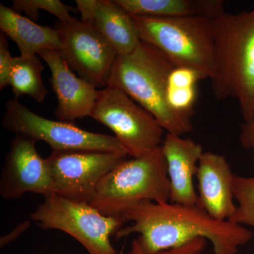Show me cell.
Here are the masks:
<instances>
[{
	"instance_id": "cell-1",
	"label": "cell",
	"mask_w": 254,
	"mask_h": 254,
	"mask_svg": "<svg viewBox=\"0 0 254 254\" xmlns=\"http://www.w3.org/2000/svg\"><path fill=\"white\" fill-rule=\"evenodd\" d=\"M117 218L132 224L120 228L117 238L138 233L142 248L148 254L178 248L203 237L211 242L213 254H237L239 247L253 237L243 225L215 220L198 205L145 200L130 205Z\"/></svg>"
},
{
	"instance_id": "cell-2",
	"label": "cell",
	"mask_w": 254,
	"mask_h": 254,
	"mask_svg": "<svg viewBox=\"0 0 254 254\" xmlns=\"http://www.w3.org/2000/svg\"><path fill=\"white\" fill-rule=\"evenodd\" d=\"M215 69L210 80L218 100L233 98L245 123L254 114V9L223 12L213 19Z\"/></svg>"
},
{
	"instance_id": "cell-3",
	"label": "cell",
	"mask_w": 254,
	"mask_h": 254,
	"mask_svg": "<svg viewBox=\"0 0 254 254\" xmlns=\"http://www.w3.org/2000/svg\"><path fill=\"white\" fill-rule=\"evenodd\" d=\"M175 67L160 50L141 41L131 53L118 55L108 86L123 90L149 112L168 133L182 136L193 131V115L179 113L169 105V77Z\"/></svg>"
},
{
	"instance_id": "cell-4",
	"label": "cell",
	"mask_w": 254,
	"mask_h": 254,
	"mask_svg": "<svg viewBox=\"0 0 254 254\" xmlns=\"http://www.w3.org/2000/svg\"><path fill=\"white\" fill-rule=\"evenodd\" d=\"M131 16L141 41L160 50L175 66L192 68L203 80L212 77L215 64L213 18Z\"/></svg>"
},
{
	"instance_id": "cell-5",
	"label": "cell",
	"mask_w": 254,
	"mask_h": 254,
	"mask_svg": "<svg viewBox=\"0 0 254 254\" xmlns=\"http://www.w3.org/2000/svg\"><path fill=\"white\" fill-rule=\"evenodd\" d=\"M145 200L170 201L168 165L161 146L115 167L100 182L90 204L117 218L130 205Z\"/></svg>"
},
{
	"instance_id": "cell-6",
	"label": "cell",
	"mask_w": 254,
	"mask_h": 254,
	"mask_svg": "<svg viewBox=\"0 0 254 254\" xmlns=\"http://www.w3.org/2000/svg\"><path fill=\"white\" fill-rule=\"evenodd\" d=\"M30 218L44 230L66 232L89 254H119L111 245L110 237L115 235L125 222L103 215L90 203L50 195L45 197Z\"/></svg>"
},
{
	"instance_id": "cell-7",
	"label": "cell",
	"mask_w": 254,
	"mask_h": 254,
	"mask_svg": "<svg viewBox=\"0 0 254 254\" xmlns=\"http://www.w3.org/2000/svg\"><path fill=\"white\" fill-rule=\"evenodd\" d=\"M91 118L111 129L132 158L148 154L163 143L165 129L158 120L118 87L99 90Z\"/></svg>"
},
{
	"instance_id": "cell-8",
	"label": "cell",
	"mask_w": 254,
	"mask_h": 254,
	"mask_svg": "<svg viewBox=\"0 0 254 254\" xmlns=\"http://www.w3.org/2000/svg\"><path fill=\"white\" fill-rule=\"evenodd\" d=\"M2 125L16 135L46 142L53 151L127 153L115 136L86 131L71 123L43 118L33 113L16 98L6 102Z\"/></svg>"
},
{
	"instance_id": "cell-9",
	"label": "cell",
	"mask_w": 254,
	"mask_h": 254,
	"mask_svg": "<svg viewBox=\"0 0 254 254\" xmlns=\"http://www.w3.org/2000/svg\"><path fill=\"white\" fill-rule=\"evenodd\" d=\"M125 153L104 151H53L49 164L53 193L91 203L105 175L128 159Z\"/></svg>"
},
{
	"instance_id": "cell-10",
	"label": "cell",
	"mask_w": 254,
	"mask_h": 254,
	"mask_svg": "<svg viewBox=\"0 0 254 254\" xmlns=\"http://www.w3.org/2000/svg\"><path fill=\"white\" fill-rule=\"evenodd\" d=\"M55 28L61 43L60 53L69 67L96 88L108 86L118 55L111 43L94 27L80 20L59 21Z\"/></svg>"
},
{
	"instance_id": "cell-11",
	"label": "cell",
	"mask_w": 254,
	"mask_h": 254,
	"mask_svg": "<svg viewBox=\"0 0 254 254\" xmlns=\"http://www.w3.org/2000/svg\"><path fill=\"white\" fill-rule=\"evenodd\" d=\"M36 143L22 135L16 134L11 141L0 180L4 199H18L26 193L54 194L49 164L38 153Z\"/></svg>"
},
{
	"instance_id": "cell-12",
	"label": "cell",
	"mask_w": 254,
	"mask_h": 254,
	"mask_svg": "<svg viewBox=\"0 0 254 254\" xmlns=\"http://www.w3.org/2000/svg\"><path fill=\"white\" fill-rule=\"evenodd\" d=\"M38 56L49 66L51 85L58 99L55 115L60 121L73 122L91 117L99 90L76 76L58 50H47Z\"/></svg>"
},
{
	"instance_id": "cell-13",
	"label": "cell",
	"mask_w": 254,
	"mask_h": 254,
	"mask_svg": "<svg viewBox=\"0 0 254 254\" xmlns=\"http://www.w3.org/2000/svg\"><path fill=\"white\" fill-rule=\"evenodd\" d=\"M198 205L212 218L227 221L236 210L233 179L230 164L224 155L203 152L198 162Z\"/></svg>"
},
{
	"instance_id": "cell-14",
	"label": "cell",
	"mask_w": 254,
	"mask_h": 254,
	"mask_svg": "<svg viewBox=\"0 0 254 254\" xmlns=\"http://www.w3.org/2000/svg\"><path fill=\"white\" fill-rule=\"evenodd\" d=\"M82 22L91 25L111 43L118 55H127L141 43L131 15L115 0H76Z\"/></svg>"
},
{
	"instance_id": "cell-15",
	"label": "cell",
	"mask_w": 254,
	"mask_h": 254,
	"mask_svg": "<svg viewBox=\"0 0 254 254\" xmlns=\"http://www.w3.org/2000/svg\"><path fill=\"white\" fill-rule=\"evenodd\" d=\"M168 165L170 182V203L198 205L193 185L203 147L190 138L167 133L161 145Z\"/></svg>"
},
{
	"instance_id": "cell-16",
	"label": "cell",
	"mask_w": 254,
	"mask_h": 254,
	"mask_svg": "<svg viewBox=\"0 0 254 254\" xmlns=\"http://www.w3.org/2000/svg\"><path fill=\"white\" fill-rule=\"evenodd\" d=\"M0 28L16 43L20 56L23 58L37 56L47 50L61 49L56 28L37 24L2 4H0Z\"/></svg>"
},
{
	"instance_id": "cell-17",
	"label": "cell",
	"mask_w": 254,
	"mask_h": 254,
	"mask_svg": "<svg viewBox=\"0 0 254 254\" xmlns=\"http://www.w3.org/2000/svg\"><path fill=\"white\" fill-rule=\"evenodd\" d=\"M131 16L175 18L217 17L224 10L222 0H115Z\"/></svg>"
},
{
	"instance_id": "cell-18",
	"label": "cell",
	"mask_w": 254,
	"mask_h": 254,
	"mask_svg": "<svg viewBox=\"0 0 254 254\" xmlns=\"http://www.w3.org/2000/svg\"><path fill=\"white\" fill-rule=\"evenodd\" d=\"M44 67L37 56L16 57L10 71L8 86L11 88L15 98L28 95L42 103L46 99L48 90L43 83L42 72Z\"/></svg>"
},
{
	"instance_id": "cell-19",
	"label": "cell",
	"mask_w": 254,
	"mask_h": 254,
	"mask_svg": "<svg viewBox=\"0 0 254 254\" xmlns=\"http://www.w3.org/2000/svg\"><path fill=\"white\" fill-rule=\"evenodd\" d=\"M233 192L237 208L233 216L228 221L254 227V177L235 175Z\"/></svg>"
},
{
	"instance_id": "cell-20",
	"label": "cell",
	"mask_w": 254,
	"mask_h": 254,
	"mask_svg": "<svg viewBox=\"0 0 254 254\" xmlns=\"http://www.w3.org/2000/svg\"><path fill=\"white\" fill-rule=\"evenodd\" d=\"M11 8L18 14L25 13L32 21L38 19L40 10L54 15L61 23H70L76 20L70 14L73 9L60 0H14Z\"/></svg>"
},
{
	"instance_id": "cell-21",
	"label": "cell",
	"mask_w": 254,
	"mask_h": 254,
	"mask_svg": "<svg viewBox=\"0 0 254 254\" xmlns=\"http://www.w3.org/2000/svg\"><path fill=\"white\" fill-rule=\"evenodd\" d=\"M196 87L175 88L168 86L169 105L180 113L193 115V106L196 98Z\"/></svg>"
},
{
	"instance_id": "cell-22",
	"label": "cell",
	"mask_w": 254,
	"mask_h": 254,
	"mask_svg": "<svg viewBox=\"0 0 254 254\" xmlns=\"http://www.w3.org/2000/svg\"><path fill=\"white\" fill-rule=\"evenodd\" d=\"M205 239L198 237L178 248L163 251L158 253L148 254L142 248L139 240L136 238L132 242L131 250L127 254H201L205 250Z\"/></svg>"
},
{
	"instance_id": "cell-23",
	"label": "cell",
	"mask_w": 254,
	"mask_h": 254,
	"mask_svg": "<svg viewBox=\"0 0 254 254\" xmlns=\"http://www.w3.org/2000/svg\"><path fill=\"white\" fill-rule=\"evenodd\" d=\"M200 80L203 79L198 71L190 68L175 66L169 77L168 86L175 88L193 87Z\"/></svg>"
},
{
	"instance_id": "cell-24",
	"label": "cell",
	"mask_w": 254,
	"mask_h": 254,
	"mask_svg": "<svg viewBox=\"0 0 254 254\" xmlns=\"http://www.w3.org/2000/svg\"><path fill=\"white\" fill-rule=\"evenodd\" d=\"M8 37L0 33V89L8 86V80L14 58L10 53Z\"/></svg>"
},
{
	"instance_id": "cell-25",
	"label": "cell",
	"mask_w": 254,
	"mask_h": 254,
	"mask_svg": "<svg viewBox=\"0 0 254 254\" xmlns=\"http://www.w3.org/2000/svg\"><path fill=\"white\" fill-rule=\"evenodd\" d=\"M240 141L244 148L252 152L254 163V114L250 121L242 125Z\"/></svg>"
},
{
	"instance_id": "cell-26",
	"label": "cell",
	"mask_w": 254,
	"mask_h": 254,
	"mask_svg": "<svg viewBox=\"0 0 254 254\" xmlns=\"http://www.w3.org/2000/svg\"><path fill=\"white\" fill-rule=\"evenodd\" d=\"M31 225V222L29 221H26L23 223L20 224L18 225L14 230H12L9 235H5V236L1 237L0 240V244H1V247L11 243V242L17 239L23 232L26 231L28 228V227Z\"/></svg>"
}]
</instances>
